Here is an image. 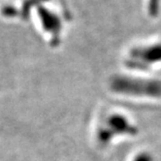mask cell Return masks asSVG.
Instances as JSON below:
<instances>
[{
	"label": "cell",
	"mask_w": 161,
	"mask_h": 161,
	"mask_svg": "<svg viewBox=\"0 0 161 161\" xmlns=\"http://www.w3.org/2000/svg\"><path fill=\"white\" fill-rule=\"evenodd\" d=\"M113 91L119 94L160 97L161 80L129 77H114L111 82Z\"/></svg>",
	"instance_id": "obj_1"
},
{
	"label": "cell",
	"mask_w": 161,
	"mask_h": 161,
	"mask_svg": "<svg viewBox=\"0 0 161 161\" xmlns=\"http://www.w3.org/2000/svg\"><path fill=\"white\" fill-rule=\"evenodd\" d=\"M137 133V127L131 124L125 117L119 114H114L108 117L106 122L99 127L97 131V140L99 144L106 146L117 134L133 136Z\"/></svg>",
	"instance_id": "obj_2"
},
{
	"label": "cell",
	"mask_w": 161,
	"mask_h": 161,
	"mask_svg": "<svg viewBox=\"0 0 161 161\" xmlns=\"http://www.w3.org/2000/svg\"><path fill=\"white\" fill-rule=\"evenodd\" d=\"M161 61V45L149 46L147 48L133 50L127 65L138 70H146L148 64Z\"/></svg>",
	"instance_id": "obj_3"
},
{
	"label": "cell",
	"mask_w": 161,
	"mask_h": 161,
	"mask_svg": "<svg viewBox=\"0 0 161 161\" xmlns=\"http://www.w3.org/2000/svg\"><path fill=\"white\" fill-rule=\"evenodd\" d=\"M133 161H153V158L149 153H140L139 155H137Z\"/></svg>",
	"instance_id": "obj_4"
}]
</instances>
